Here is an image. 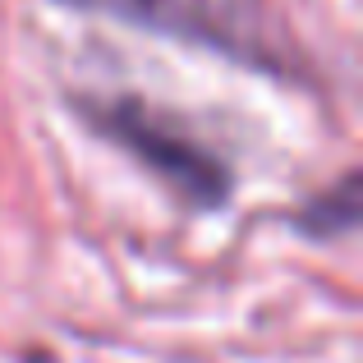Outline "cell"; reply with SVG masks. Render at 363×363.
I'll return each instance as SVG.
<instances>
[{
    "mask_svg": "<svg viewBox=\"0 0 363 363\" xmlns=\"http://www.w3.org/2000/svg\"><path fill=\"white\" fill-rule=\"evenodd\" d=\"M55 5L106 14L120 23L147 28V33L175 37V42L203 46L221 60L272 74V79L308 74L294 33L267 0H55Z\"/></svg>",
    "mask_w": 363,
    "mask_h": 363,
    "instance_id": "cell-1",
    "label": "cell"
},
{
    "mask_svg": "<svg viewBox=\"0 0 363 363\" xmlns=\"http://www.w3.org/2000/svg\"><path fill=\"white\" fill-rule=\"evenodd\" d=\"M83 120L124 147L138 166H147L189 212H225L235 198V170L221 152L184 129L170 111L143 97H83Z\"/></svg>",
    "mask_w": 363,
    "mask_h": 363,
    "instance_id": "cell-2",
    "label": "cell"
},
{
    "mask_svg": "<svg viewBox=\"0 0 363 363\" xmlns=\"http://www.w3.org/2000/svg\"><path fill=\"white\" fill-rule=\"evenodd\" d=\"M359 207H363L359 203V170H345L331 189L313 194L308 203L294 212V230L308 235V240H318V244L345 240V235H354V225H359Z\"/></svg>",
    "mask_w": 363,
    "mask_h": 363,
    "instance_id": "cell-3",
    "label": "cell"
},
{
    "mask_svg": "<svg viewBox=\"0 0 363 363\" xmlns=\"http://www.w3.org/2000/svg\"><path fill=\"white\" fill-rule=\"evenodd\" d=\"M23 363H55V359H51V354H46V350H33V354H28Z\"/></svg>",
    "mask_w": 363,
    "mask_h": 363,
    "instance_id": "cell-4",
    "label": "cell"
}]
</instances>
